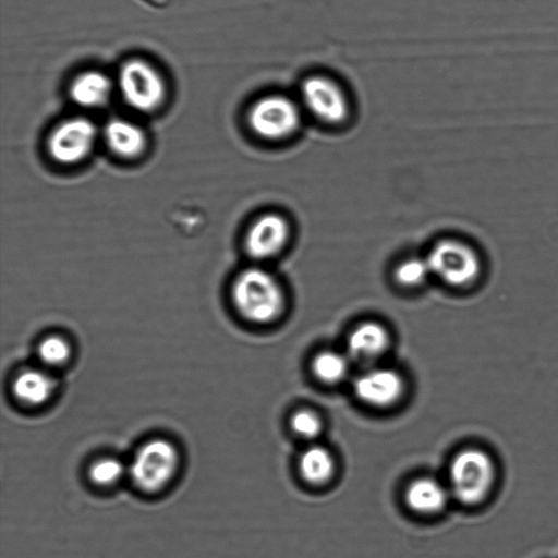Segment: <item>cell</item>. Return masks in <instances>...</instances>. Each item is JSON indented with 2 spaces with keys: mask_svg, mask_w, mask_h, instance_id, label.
I'll return each mask as SVG.
<instances>
[{
  "mask_svg": "<svg viewBox=\"0 0 558 558\" xmlns=\"http://www.w3.org/2000/svg\"><path fill=\"white\" fill-rule=\"evenodd\" d=\"M105 136L110 148L120 156L138 155L146 143L143 130L124 119H112L105 128Z\"/></svg>",
  "mask_w": 558,
  "mask_h": 558,
  "instance_id": "15",
  "label": "cell"
},
{
  "mask_svg": "<svg viewBox=\"0 0 558 558\" xmlns=\"http://www.w3.org/2000/svg\"><path fill=\"white\" fill-rule=\"evenodd\" d=\"M111 93V82L98 71H87L77 75L70 86V96L82 107H99L107 102Z\"/></svg>",
  "mask_w": 558,
  "mask_h": 558,
  "instance_id": "14",
  "label": "cell"
},
{
  "mask_svg": "<svg viewBox=\"0 0 558 558\" xmlns=\"http://www.w3.org/2000/svg\"><path fill=\"white\" fill-rule=\"evenodd\" d=\"M495 476V464L485 451L477 448L461 450L449 466L450 494L463 505L480 504L490 493Z\"/></svg>",
  "mask_w": 558,
  "mask_h": 558,
  "instance_id": "2",
  "label": "cell"
},
{
  "mask_svg": "<svg viewBox=\"0 0 558 558\" xmlns=\"http://www.w3.org/2000/svg\"><path fill=\"white\" fill-rule=\"evenodd\" d=\"M356 397L375 408H387L403 396L405 384L402 375L389 367H369L362 372L353 385Z\"/></svg>",
  "mask_w": 558,
  "mask_h": 558,
  "instance_id": "9",
  "label": "cell"
},
{
  "mask_svg": "<svg viewBox=\"0 0 558 558\" xmlns=\"http://www.w3.org/2000/svg\"><path fill=\"white\" fill-rule=\"evenodd\" d=\"M351 359L347 353L325 350L318 353L312 364L314 375L325 384H337L345 378Z\"/></svg>",
  "mask_w": 558,
  "mask_h": 558,
  "instance_id": "17",
  "label": "cell"
},
{
  "mask_svg": "<svg viewBox=\"0 0 558 558\" xmlns=\"http://www.w3.org/2000/svg\"><path fill=\"white\" fill-rule=\"evenodd\" d=\"M290 425L292 430L304 439H315L323 429L320 416L310 409H301L294 412Z\"/></svg>",
  "mask_w": 558,
  "mask_h": 558,
  "instance_id": "21",
  "label": "cell"
},
{
  "mask_svg": "<svg viewBox=\"0 0 558 558\" xmlns=\"http://www.w3.org/2000/svg\"><path fill=\"white\" fill-rule=\"evenodd\" d=\"M58 380L45 368H25L12 383L14 397L27 405H40L54 393Z\"/></svg>",
  "mask_w": 558,
  "mask_h": 558,
  "instance_id": "13",
  "label": "cell"
},
{
  "mask_svg": "<svg viewBox=\"0 0 558 558\" xmlns=\"http://www.w3.org/2000/svg\"><path fill=\"white\" fill-rule=\"evenodd\" d=\"M232 298L239 313L256 324L272 322L284 306L280 282L271 272L258 267L247 268L236 277Z\"/></svg>",
  "mask_w": 558,
  "mask_h": 558,
  "instance_id": "1",
  "label": "cell"
},
{
  "mask_svg": "<svg viewBox=\"0 0 558 558\" xmlns=\"http://www.w3.org/2000/svg\"><path fill=\"white\" fill-rule=\"evenodd\" d=\"M301 98L304 108L322 122L339 124L349 116L350 105L343 88L326 75L306 77Z\"/></svg>",
  "mask_w": 558,
  "mask_h": 558,
  "instance_id": "6",
  "label": "cell"
},
{
  "mask_svg": "<svg viewBox=\"0 0 558 558\" xmlns=\"http://www.w3.org/2000/svg\"><path fill=\"white\" fill-rule=\"evenodd\" d=\"M118 80L124 100L138 111H153L165 98L162 77L151 64L142 59H131L123 63Z\"/></svg>",
  "mask_w": 558,
  "mask_h": 558,
  "instance_id": "5",
  "label": "cell"
},
{
  "mask_svg": "<svg viewBox=\"0 0 558 558\" xmlns=\"http://www.w3.org/2000/svg\"><path fill=\"white\" fill-rule=\"evenodd\" d=\"M125 474H128V466L113 457L100 458L94 461L88 471L90 481L99 486L114 485Z\"/></svg>",
  "mask_w": 558,
  "mask_h": 558,
  "instance_id": "18",
  "label": "cell"
},
{
  "mask_svg": "<svg viewBox=\"0 0 558 558\" xmlns=\"http://www.w3.org/2000/svg\"><path fill=\"white\" fill-rule=\"evenodd\" d=\"M426 259L432 275H436L449 284H464L476 274L477 264L473 252L458 241L438 242L430 250Z\"/></svg>",
  "mask_w": 558,
  "mask_h": 558,
  "instance_id": "7",
  "label": "cell"
},
{
  "mask_svg": "<svg viewBox=\"0 0 558 558\" xmlns=\"http://www.w3.org/2000/svg\"><path fill=\"white\" fill-rule=\"evenodd\" d=\"M390 337L387 329L376 322H364L349 335L347 354L352 360L371 362L381 356L388 349Z\"/></svg>",
  "mask_w": 558,
  "mask_h": 558,
  "instance_id": "11",
  "label": "cell"
},
{
  "mask_svg": "<svg viewBox=\"0 0 558 558\" xmlns=\"http://www.w3.org/2000/svg\"><path fill=\"white\" fill-rule=\"evenodd\" d=\"M289 234L290 228L286 218L275 213L265 214L247 231L245 248L253 258H270L282 251Z\"/></svg>",
  "mask_w": 558,
  "mask_h": 558,
  "instance_id": "10",
  "label": "cell"
},
{
  "mask_svg": "<svg viewBox=\"0 0 558 558\" xmlns=\"http://www.w3.org/2000/svg\"><path fill=\"white\" fill-rule=\"evenodd\" d=\"M432 275L428 262L425 258L412 257L398 265L395 271L396 279L405 287H416L426 281Z\"/></svg>",
  "mask_w": 558,
  "mask_h": 558,
  "instance_id": "19",
  "label": "cell"
},
{
  "mask_svg": "<svg viewBox=\"0 0 558 558\" xmlns=\"http://www.w3.org/2000/svg\"><path fill=\"white\" fill-rule=\"evenodd\" d=\"M179 463V451L170 440L153 438L136 450L128 465V474L142 492L156 493L172 481Z\"/></svg>",
  "mask_w": 558,
  "mask_h": 558,
  "instance_id": "3",
  "label": "cell"
},
{
  "mask_svg": "<svg viewBox=\"0 0 558 558\" xmlns=\"http://www.w3.org/2000/svg\"><path fill=\"white\" fill-rule=\"evenodd\" d=\"M37 353L44 364L48 366H59L69 360L71 348L64 338L60 336H48L40 341Z\"/></svg>",
  "mask_w": 558,
  "mask_h": 558,
  "instance_id": "20",
  "label": "cell"
},
{
  "mask_svg": "<svg viewBox=\"0 0 558 558\" xmlns=\"http://www.w3.org/2000/svg\"><path fill=\"white\" fill-rule=\"evenodd\" d=\"M255 134L266 140H282L298 131L300 106L286 95L270 94L256 100L247 116Z\"/></svg>",
  "mask_w": 558,
  "mask_h": 558,
  "instance_id": "4",
  "label": "cell"
},
{
  "mask_svg": "<svg viewBox=\"0 0 558 558\" xmlns=\"http://www.w3.org/2000/svg\"><path fill=\"white\" fill-rule=\"evenodd\" d=\"M450 490L439 481L423 476L413 480L405 488L408 507L420 514H436L447 505Z\"/></svg>",
  "mask_w": 558,
  "mask_h": 558,
  "instance_id": "12",
  "label": "cell"
},
{
  "mask_svg": "<svg viewBox=\"0 0 558 558\" xmlns=\"http://www.w3.org/2000/svg\"><path fill=\"white\" fill-rule=\"evenodd\" d=\"M336 470L331 452L320 445H311L303 450L299 458L301 476L310 484L324 485L328 483Z\"/></svg>",
  "mask_w": 558,
  "mask_h": 558,
  "instance_id": "16",
  "label": "cell"
},
{
  "mask_svg": "<svg viewBox=\"0 0 558 558\" xmlns=\"http://www.w3.org/2000/svg\"><path fill=\"white\" fill-rule=\"evenodd\" d=\"M95 124L86 118H71L60 123L49 138L51 156L59 162L73 163L84 158L96 137Z\"/></svg>",
  "mask_w": 558,
  "mask_h": 558,
  "instance_id": "8",
  "label": "cell"
}]
</instances>
